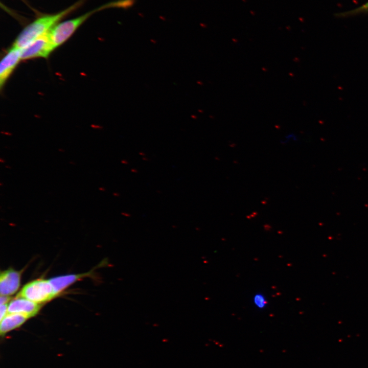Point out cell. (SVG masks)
Here are the masks:
<instances>
[{
  "instance_id": "obj_1",
  "label": "cell",
  "mask_w": 368,
  "mask_h": 368,
  "mask_svg": "<svg viewBox=\"0 0 368 368\" xmlns=\"http://www.w3.org/2000/svg\"><path fill=\"white\" fill-rule=\"evenodd\" d=\"M79 5V3L61 12L52 15L40 17L27 26L17 36L13 46L22 49L35 40L48 33L55 24L65 15L69 13Z\"/></svg>"
},
{
  "instance_id": "obj_2",
  "label": "cell",
  "mask_w": 368,
  "mask_h": 368,
  "mask_svg": "<svg viewBox=\"0 0 368 368\" xmlns=\"http://www.w3.org/2000/svg\"><path fill=\"white\" fill-rule=\"evenodd\" d=\"M17 295L41 304L50 301L56 294L49 280L39 279L25 285Z\"/></svg>"
},
{
  "instance_id": "obj_3",
  "label": "cell",
  "mask_w": 368,
  "mask_h": 368,
  "mask_svg": "<svg viewBox=\"0 0 368 368\" xmlns=\"http://www.w3.org/2000/svg\"><path fill=\"white\" fill-rule=\"evenodd\" d=\"M94 11L87 13L74 19L62 22L53 27L48 32L53 50L63 43L71 37L76 29L94 13Z\"/></svg>"
},
{
  "instance_id": "obj_4",
  "label": "cell",
  "mask_w": 368,
  "mask_h": 368,
  "mask_svg": "<svg viewBox=\"0 0 368 368\" xmlns=\"http://www.w3.org/2000/svg\"><path fill=\"white\" fill-rule=\"evenodd\" d=\"M48 32L21 50V60L39 57L47 58L49 56L54 50L49 39Z\"/></svg>"
},
{
  "instance_id": "obj_5",
  "label": "cell",
  "mask_w": 368,
  "mask_h": 368,
  "mask_svg": "<svg viewBox=\"0 0 368 368\" xmlns=\"http://www.w3.org/2000/svg\"><path fill=\"white\" fill-rule=\"evenodd\" d=\"M21 60V50L12 46L2 58L0 64V86L5 85L19 61Z\"/></svg>"
},
{
  "instance_id": "obj_6",
  "label": "cell",
  "mask_w": 368,
  "mask_h": 368,
  "mask_svg": "<svg viewBox=\"0 0 368 368\" xmlns=\"http://www.w3.org/2000/svg\"><path fill=\"white\" fill-rule=\"evenodd\" d=\"M40 307V304L17 295L9 303L7 313H18L30 318L38 313Z\"/></svg>"
},
{
  "instance_id": "obj_7",
  "label": "cell",
  "mask_w": 368,
  "mask_h": 368,
  "mask_svg": "<svg viewBox=\"0 0 368 368\" xmlns=\"http://www.w3.org/2000/svg\"><path fill=\"white\" fill-rule=\"evenodd\" d=\"M20 273L14 269H8L1 273V295L9 296L15 293L20 286Z\"/></svg>"
},
{
  "instance_id": "obj_8",
  "label": "cell",
  "mask_w": 368,
  "mask_h": 368,
  "mask_svg": "<svg viewBox=\"0 0 368 368\" xmlns=\"http://www.w3.org/2000/svg\"><path fill=\"white\" fill-rule=\"evenodd\" d=\"M28 318V316L20 314L7 313L1 320V336H4L10 331L19 327Z\"/></svg>"
},
{
  "instance_id": "obj_9",
  "label": "cell",
  "mask_w": 368,
  "mask_h": 368,
  "mask_svg": "<svg viewBox=\"0 0 368 368\" xmlns=\"http://www.w3.org/2000/svg\"><path fill=\"white\" fill-rule=\"evenodd\" d=\"M90 272L82 274H71L58 276L49 280L52 284L54 291L57 295L67 287L74 283L79 279L85 277Z\"/></svg>"
},
{
  "instance_id": "obj_10",
  "label": "cell",
  "mask_w": 368,
  "mask_h": 368,
  "mask_svg": "<svg viewBox=\"0 0 368 368\" xmlns=\"http://www.w3.org/2000/svg\"><path fill=\"white\" fill-rule=\"evenodd\" d=\"M368 13V1L359 7L336 14L339 17H347Z\"/></svg>"
},
{
  "instance_id": "obj_11",
  "label": "cell",
  "mask_w": 368,
  "mask_h": 368,
  "mask_svg": "<svg viewBox=\"0 0 368 368\" xmlns=\"http://www.w3.org/2000/svg\"><path fill=\"white\" fill-rule=\"evenodd\" d=\"M254 304L260 309L265 307L267 304L265 297L261 293L256 294L253 298Z\"/></svg>"
},
{
  "instance_id": "obj_12",
  "label": "cell",
  "mask_w": 368,
  "mask_h": 368,
  "mask_svg": "<svg viewBox=\"0 0 368 368\" xmlns=\"http://www.w3.org/2000/svg\"><path fill=\"white\" fill-rule=\"evenodd\" d=\"M8 304L1 305L0 307V314H1V320L3 319L5 316L7 314L8 311Z\"/></svg>"
},
{
  "instance_id": "obj_13",
  "label": "cell",
  "mask_w": 368,
  "mask_h": 368,
  "mask_svg": "<svg viewBox=\"0 0 368 368\" xmlns=\"http://www.w3.org/2000/svg\"><path fill=\"white\" fill-rule=\"evenodd\" d=\"M10 299V297L6 295H1L0 303L1 305L8 304L9 301Z\"/></svg>"
},
{
  "instance_id": "obj_14",
  "label": "cell",
  "mask_w": 368,
  "mask_h": 368,
  "mask_svg": "<svg viewBox=\"0 0 368 368\" xmlns=\"http://www.w3.org/2000/svg\"><path fill=\"white\" fill-rule=\"evenodd\" d=\"M121 215L126 217H130L131 216V215L130 213H129L128 212H124L121 213Z\"/></svg>"
},
{
  "instance_id": "obj_15",
  "label": "cell",
  "mask_w": 368,
  "mask_h": 368,
  "mask_svg": "<svg viewBox=\"0 0 368 368\" xmlns=\"http://www.w3.org/2000/svg\"><path fill=\"white\" fill-rule=\"evenodd\" d=\"M121 164H123V165H128V160H126V159H122V160H121Z\"/></svg>"
},
{
  "instance_id": "obj_16",
  "label": "cell",
  "mask_w": 368,
  "mask_h": 368,
  "mask_svg": "<svg viewBox=\"0 0 368 368\" xmlns=\"http://www.w3.org/2000/svg\"><path fill=\"white\" fill-rule=\"evenodd\" d=\"M130 171L133 173H137L138 172V170L135 168H132Z\"/></svg>"
},
{
  "instance_id": "obj_17",
  "label": "cell",
  "mask_w": 368,
  "mask_h": 368,
  "mask_svg": "<svg viewBox=\"0 0 368 368\" xmlns=\"http://www.w3.org/2000/svg\"><path fill=\"white\" fill-rule=\"evenodd\" d=\"M112 195L113 196L117 197H120V194L118 192H113L112 193Z\"/></svg>"
},
{
  "instance_id": "obj_18",
  "label": "cell",
  "mask_w": 368,
  "mask_h": 368,
  "mask_svg": "<svg viewBox=\"0 0 368 368\" xmlns=\"http://www.w3.org/2000/svg\"><path fill=\"white\" fill-rule=\"evenodd\" d=\"M139 154H140V155H141V156H143H143H145V155H146L145 153L144 152H143V151L140 152L139 153Z\"/></svg>"
},
{
  "instance_id": "obj_19",
  "label": "cell",
  "mask_w": 368,
  "mask_h": 368,
  "mask_svg": "<svg viewBox=\"0 0 368 368\" xmlns=\"http://www.w3.org/2000/svg\"><path fill=\"white\" fill-rule=\"evenodd\" d=\"M99 190L102 192L106 191V189L104 187H100V188H99Z\"/></svg>"
},
{
  "instance_id": "obj_20",
  "label": "cell",
  "mask_w": 368,
  "mask_h": 368,
  "mask_svg": "<svg viewBox=\"0 0 368 368\" xmlns=\"http://www.w3.org/2000/svg\"><path fill=\"white\" fill-rule=\"evenodd\" d=\"M142 159H143V160H144V161H148V160H149L148 158L147 157H145V156H143V157H142Z\"/></svg>"
},
{
  "instance_id": "obj_21",
  "label": "cell",
  "mask_w": 368,
  "mask_h": 368,
  "mask_svg": "<svg viewBox=\"0 0 368 368\" xmlns=\"http://www.w3.org/2000/svg\"><path fill=\"white\" fill-rule=\"evenodd\" d=\"M0 162H1L2 163H5V160H4V159L2 158H0Z\"/></svg>"
},
{
  "instance_id": "obj_22",
  "label": "cell",
  "mask_w": 368,
  "mask_h": 368,
  "mask_svg": "<svg viewBox=\"0 0 368 368\" xmlns=\"http://www.w3.org/2000/svg\"><path fill=\"white\" fill-rule=\"evenodd\" d=\"M5 167H6L7 168H9V169H10V168H11V167H10V166H6Z\"/></svg>"
},
{
  "instance_id": "obj_23",
  "label": "cell",
  "mask_w": 368,
  "mask_h": 368,
  "mask_svg": "<svg viewBox=\"0 0 368 368\" xmlns=\"http://www.w3.org/2000/svg\"><path fill=\"white\" fill-rule=\"evenodd\" d=\"M157 192H157L158 193H160V191H157Z\"/></svg>"
}]
</instances>
